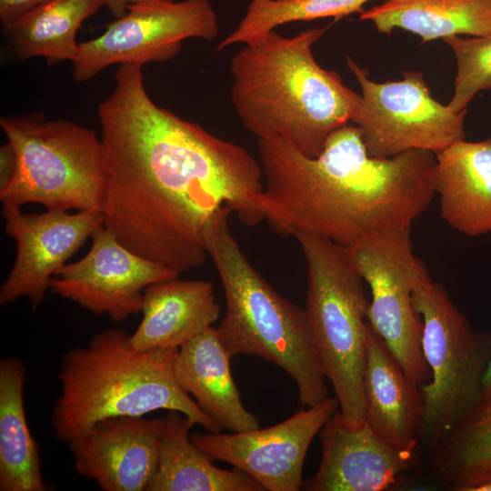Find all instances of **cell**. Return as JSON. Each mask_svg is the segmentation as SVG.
<instances>
[{"instance_id": "e0dca14e", "label": "cell", "mask_w": 491, "mask_h": 491, "mask_svg": "<svg viewBox=\"0 0 491 491\" xmlns=\"http://www.w3.org/2000/svg\"><path fill=\"white\" fill-rule=\"evenodd\" d=\"M435 155L443 220L467 236L491 234V138L458 140Z\"/></svg>"}, {"instance_id": "d4e9b609", "label": "cell", "mask_w": 491, "mask_h": 491, "mask_svg": "<svg viewBox=\"0 0 491 491\" xmlns=\"http://www.w3.org/2000/svg\"><path fill=\"white\" fill-rule=\"evenodd\" d=\"M428 472L450 491L491 482V398L481 400L427 458Z\"/></svg>"}, {"instance_id": "4316f807", "label": "cell", "mask_w": 491, "mask_h": 491, "mask_svg": "<svg viewBox=\"0 0 491 491\" xmlns=\"http://www.w3.org/2000/svg\"><path fill=\"white\" fill-rule=\"evenodd\" d=\"M443 40L456 61L454 95L447 105L460 112L477 93L491 88V34L471 38L453 35Z\"/></svg>"}, {"instance_id": "4dcf8cb0", "label": "cell", "mask_w": 491, "mask_h": 491, "mask_svg": "<svg viewBox=\"0 0 491 491\" xmlns=\"http://www.w3.org/2000/svg\"><path fill=\"white\" fill-rule=\"evenodd\" d=\"M491 398V359L486 367L482 386V399Z\"/></svg>"}, {"instance_id": "8992f818", "label": "cell", "mask_w": 491, "mask_h": 491, "mask_svg": "<svg viewBox=\"0 0 491 491\" xmlns=\"http://www.w3.org/2000/svg\"><path fill=\"white\" fill-rule=\"evenodd\" d=\"M307 266L305 313L321 370L331 383L348 426L366 420L364 372L368 331L364 280L346 248L305 232L293 235Z\"/></svg>"}, {"instance_id": "8fae6325", "label": "cell", "mask_w": 491, "mask_h": 491, "mask_svg": "<svg viewBox=\"0 0 491 491\" xmlns=\"http://www.w3.org/2000/svg\"><path fill=\"white\" fill-rule=\"evenodd\" d=\"M218 35V19L209 0H140L102 35L79 43L72 75L85 82L115 64L166 62L178 55L184 40L213 41Z\"/></svg>"}, {"instance_id": "d6986e66", "label": "cell", "mask_w": 491, "mask_h": 491, "mask_svg": "<svg viewBox=\"0 0 491 491\" xmlns=\"http://www.w3.org/2000/svg\"><path fill=\"white\" fill-rule=\"evenodd\" d=\"M220 310L209 281L176 277L155 283L145 289L142 320L130 342L139 350L178 349L212 326Z\"/></svg>"}, {"instance_id": "ac0fdd59", "label": "cell", "mask_w": 491, "mask_h": 491, "mask_svg": "<svg viewBox=\"0 0 491 491\" xmlns=\"http://www.w3.org/2000/svg\"><path fill=\"white\" fill-rule=\"evenodd\" d=\"M364 397L366 421L378 436L398 447L418 449L425 414L421 389L408 378L370 326Z\"/></svg>"}, {"instance_id": "ffe728a7", "label": "cell", "mask_w": 491, "mask_h": 491, "mask_svg": "<svg viewBox=\"0 0 491 491\" xmlns=\"http://www.w3.org/2000/svg\"><path fill=\"white\" fill-rule=\"evenodd\" d=\"M230 359L212 326L178 348L175 375L182 388L222 429L233 433L256 429L259 420L242 403Z\"/></svg>"}, {"instance_id": "7a4b0ae2", "label": "cell", "mask_w": 491, "mask_h": 491, "mask_svg": "<svg viewBox=\"0 0 491 491\" xmlns=\"http://www.w3.org/2000/svg\"><path fill=\"white\" fill-rule=\"evenodd\" d=\"M257 147L264 179L259 205L281 235L305 231L347 247L411 227L435 196L434 153L371 156L355 125L333 132L316 157L279 137L257 139Z\"/></svg>"}, {"instance_id": "2e32d148", "label": "cell", "mask_w": 491, "mask_h": 491, "mask_svg": "<svg viewBox=\"0 0 491 491\" xmlns=\"http://www.w3.org/2000/svg\"><path fill=\"white\" fill-rule=\"evenodd\" d=\"M164 418L117 416L67 443L75 470L104 491H146L155 474Z\"/></svg>"}, {"instance_id": "277c9868", "label": "cell", "mask_w": 491, "mask_h": 491, "mask_svg": "<svg viewBox=\"0 0 491 491\" xmlns=\"http://www.w3.org/2000/svg\"><path fill=\"white\" fill-rule=\"evenodd\" d=\"M177 350L136 349L120 328L96 333L85 346L69 349L60 363V391L51 414L55 436L67 444L98 421L156 410L180 412L207 432H221L176 380Z\"/></svg>"}, {"instance_id": "9c48e42d", "label": "cell", "mask_w": 491, "mask_h": 491, "mask_svg": "<svg viewBox=\"0 0 491 491\" xmlns=\"http://www.w3.org/2000/svg\"><path fill=\"white\" fill-rule=\"evenodd\" d=\"M410 231L406 227L375 234L345 248L370 287L369 326L408 378L422 387L432 375L423 353V322L415 309L413 293L430 276L414 254Z\"/></svg>"}, {"instance_id": "5b68a950", "label": "cell", "mask_w": 491, "mask_h": 491, "mask_svg": "<svg viewBox=\"0 0 491 491\" xmlns=\"http://www.w3.org/2000/svg\"><path fill=\"white\" fill-rule=\"evenodd\" d=\"M232 211L219 207L204 231L205 248L218 273L225 314L216 326L231 358L245 355L282 368L295 381L302 407L328 396L305 310L280 296L252 266L229 225Z\"/></svg>"}, {"instance_id": "7c38bea8", "label": "cell", "mask_w": 491, "mask_h": 491, "mask_svg": "<svg viewBox=\"0 0 491 491\" xmlns=\"http://www.w3.org/2000/svg\"><path fill=\"white\" fill-rule=\"evenodd\" d=\"M91 239L86 255L65 264L51 279L49 290L96 316L122 322L141 312L147 286L179 276L127 248L104 225Z\"/></svg>"}, {"instance_id": "603a6c76", "label": "cell", "mask_w": 491, "mask_h": 491, "mask_svg": "<svg viewBox=\"0 0 491 491\" xmlns=\"http://www.w3.org/2000/svg\"><path fill=\"white\" fill-rule=\"evenodd\" d=\"M381 34L400 28L423 42L453 35L491 34V0H386L359 14Z\"/></svg>"}, {"instance_id": "cb8c5ba5", "label": "cell", "mask_w": 491, "mask_h": 491, "mask_svg": "<svg viewBox=\"0 0 491 491\" xmlns=\"http://www.w3.org/2000/svg\"><path fill=\"white\" fill-rule=\"evenodd\" d=\"M102 6V0H48L5 28L20 59L42 56L48 65L73 62L81 24Z\"/></svg>"}, {"instance_id": "f1b7e54d", "label": "cell", "mask_w": 491, "mask_h": 491, "mask_svg": "<svg viewBox=\"0 0 491 491\" xmlns=\"http://www.w3.org/2000/svg\"><path fill=\"white\" fill-rule=\"evenodd\" d=\"M17 165V158L13 145L7 141L0 148V190L5 189L12 181Z\"/></svg>"}, {"instance_id": "4fadbf2b", "label": "cell", "mask_w": 491, "mask_h": 491, "mask_svg": "<svg viewBox=\"0 0 491 491\" xmlns=\"http://www.w3.org/2000/svg\"><path fill=\"white\" fill-rule=\"evenodd\" d=\"M339 409L336 397L302 407L266 428L221 434H191L192 441L214 460L226 462L267 491H298L307 450L325 423Z\"/></svg>"}, {"instance_id": "ba28073f", "label": "cell", "mask_w": 491, "mask_h": 491, "mask_svg": "<svg viewBox=\"0 0 491 491\" xmlns=\"http://www.w3.org/2000/svg\"><path fill=\"white\" fill-rule=\"evenodd\" d=\"M423 322L422 347L431 380L420 387L425 414L418 451L427 459L482 399L491 334L472 327L446 288L430 278L413 293Z\"/></svg>"}, {"instance_id": "3957f363", "label": "cell", "mask_w": 491, "mask_h": 491, "mask_svg": "<svg viewBox=\"0 0 491 491\" xmlns=\"http://www.w3.org/2000/svg\"><path fill=\"white\" fill-rule=\"evenodd\" d=\"M326 31L313 27L286 37L274 30L231 58V103L257 139L279 137L316 157L330 135L351 121L361 95L313 54Z\"/></svg>"}, {"instance_id": "5bb4252c", "label": "cell", "mask_w": 491, "mask_h": 491, "mask_svg": "<svg viewBox=\"0 0 491 491\" xmlns=\"http://www.w3.org/2000/svg\"><path fill=\"white\" fill-rule=\"evenodd\" d=\"M2 215L16 254L0 287V305L26 298L33 310L43 303L51 279L104 222L99 209L23 213L3 205Z\"/></svg>"}, {"instance_id": "52a82bcc", "label": "cell", "mask_w": 491, "mask_h": 491, "mask_svg": "<svg viewBox=\"0 0 491 491\" xmlns=\"http://www.w3.org/2000/svg\"><path fill=\"white\" fill-rule=\"evenodd\" d=\"M0 125L17 158L12 181L0 190L3 205L101 211L108 167L92 129L40 114L2 116Z\"/></svg>"}, {"instance_id": "f546056e", "label": "cell", "mask_w": 491, "mask_h": 491, "mask_svg": "<svg viewBox=\"0 0 491 491\" xmlns=\"http://www.w3.org/2000/svg\"><path fill=\"white\" fill-rule=\"evenodd\" d=\"M112 15L117 19L125 15L127 7L140 0H102ZM174 1V0H167Z\"/></svg>"}, {"instance_id": "44dd1931", "label": "cell", "mask_w": 491, "mask_h": 491, "mask_svg": "<svg viewBox=\"0 0 491 491\" xmlns=\"http://www.w3.org/2000/svg\"><path fill=\"white\" fill-rule=\"evenodd\" d=\"M194 426L177 411L165 416L157 465L146 491H266L241 470L216 466L192 441Z\"/></svg>"}, {"instance_id": "6da1fadb", "label": "cell", "mask_w": 491, "mask_h": 491, "mask_svg": "<svg viewBox=\"0 0 491 491\" xmlns=\"http://www.w3.org/2000/svg\"><path fill=\"white\" fill-rule=\"evenodd\" d=\"M97 115L108 176L103 225L127 248L178 273L202 266L204 231L226 205L245 225L265 219L263 172L246 149L157 105L142 66L120 65Z\"/></svg>"}, {"instance_id": "30bf717a", "label": "cell", "mask_w": 491, "mask_h": 491, "mask_svg": "<svg viewBox=\"0 0 491 491\" xmlns=\"http://www.w3.org/2000/svg\"><path fill=\"white\" fill-rule=\"evenodd\" d=\"M346 65L362 92L351 121L371 156L391 157L412 149L436 155L465 139L466 109L454 112L436 100L421 71H405L402 80L376 83L352 57L346 56Z\"/></svg>"}, {"instance_id": "1f68e13d", "label": "cell", "mask_w": 491, "mask_h": 491, "mask_svg": "<svg viewBox=\"0 0 491 491\" xmlns=\"http://www.w3.org/2000/svg\"><path fill=\"white\" fill-rule=\"evenodd\" d=\"M473 491H491V482L482 484L474 488Z\"/></svg>"}, {"instance_id": "484cf974", "label": "cell", "mask_w": 491, "mask_h": 491, "mask_svg": "<svg viewBox=\"0 0 491 491\" xmlns=\"http://www.w3.org/2000/svg\"><path fill=\"white\" fill-rule=\"evenodd\" d=\"M369 0H250L236 28L216 47L224 50L235 44H247L274 31L277 26L318 18H342L362 13Z\"/></svg>"}, {"instance_id": "9a60e30c", "label": "cell", "mask_w": 491, "mask_h": 491, "mask_svg": "<svg viewBox=\"0 0 491 491\" xmlns=\"http://www.w3.org/2000/svg\"><path fill=\"white\" fill-rule=\"evenodd\" d=\"M322 459L303 482L310 491H384L396 486L420 462L418 449L398 447L378 436L365 420L348 426L336 411L318 433Z\"/></svg>"}, {"instance_id": "83f0119b", "label": "cell", "mask_w": 491, "mask_h": 491, "mask_svg": "<svg viewBox=\"0 0 491 491\" xmlns=\"http://www.w3.org/2000/svg\"><path fill=\"white\" fill-rule=\"evenodd\" d=\"M48 0H0V20L5 27Z\"/></svg>"}, {"instance_id": "7402d4cb", "label": "cell", "mask_w": 491, "mask_h": 491, "mask_svg": "<svg viewBox=\"0 0 491 491\" xmlns=\"http://www.w3.org/2000/svg\"><path fill=\"white\" fill-rule=\"evenodd\" d=\"M24 362H0V491H46L38 444L26 419Z\"/></svg>"}]
</instances>
